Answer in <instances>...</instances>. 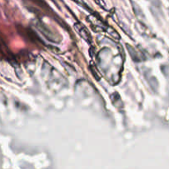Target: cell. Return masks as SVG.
I'll use <instances>...</instances> for the list:
<instances>
[{
	"instance_id": "3",
	"label": "cell",
	"mask_w": 169,
	"mask_h": 169,
	"mask_svg": "<svg viewBox=\"0 0 169 169\" xmlns=\"http://www.w3.org/2000/svg\"><path fill=\"white\" fill-rule=\"evenodd\" d=\"M24 33L26 34V38H28L30 41H31L32 42H35V43H37V42H41L42 41L39 38V37L37 36V34L35 33L31 29H26V31H24Z\"/></svg>"
},
{
	"instance_id": "2",
	"label": "cell",
	"mask_w": 169,
	"mask_h": 169,
	"mask_svg": "<svg viewBox=\"0 0 169 169\" xmlns=\"http://www.w3.org/2000/svg\"><path fill=\"white\" fill-rule=\"evenodd\" d=\"M74 28L78 33L79 34L83 39H84L88 43L91 44L92 43V36L90 32L88 31V30L87 29L86 26H84L81 22H77V23L74 24Z\"/></svg>"
},
{
	"instance_id": "1",
	"label": "cell",
	"mask_w": 169,
	"mask_h": 169,
	"mask_svg": "<svg viewBox=\"0 0 169 169\" xmlns=\"http://www.w3.org/2000/svg\"><path fill=\"white\" fill-rule=\"evenodd\" d=\"M34 26L41 32V33L49 41L58 43L60 41V40H58L57 35L51 31V30L48 27L45 23H43L40 20H36L34 22Z\"/></svg>"
}]
</instances>
